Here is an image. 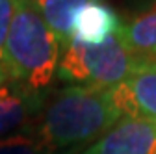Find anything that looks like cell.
I'll return each mask as SVG.
<instances>
[{"label": "cell", "mask_w": 156, "mask_h": 154, "mask_svg": "<svg viewBox=\"0 0 156 154\" xmlns=\"http://www.w3.org/2000/svg\"><path fill=\"white\" fill-rule=\"evenodd\" d=\"M4 80H6V74H4V71H2V69H0V84H2Z\"/></svg>", "instance_id": "7c38bea8"}, {"label": "cell", "mask_w": 156, "mask_h": 154, "mask_svg": "<svg viewBox=\"0 0 156 154\" xmlns=\"http://www.w3.org/2000/svg\"><path fill=\"white\" fill-rule=\"evenodd\" d=\"M39 132L23 130L0 141V154H54Z\"/></svg>", "instance_id": "30bf717a"}, {"label": "cell", "mask_w": 156, "mask_h": 154, "mask_svg": "<svg viewBox=\"0 0 156 154\" xmlns=\"http://www.w3.org/2000/svg\"><path fill=\"white\" fill-rule=\"evenodd\" d=\"M123 23L117 13L104 2H87L73 17L71 41L82 45H101L119 33Z\"/></svg>", "instance_id": "8992f818"}, {"label": "cell", "mask_w": 156, "mask_h": 154, "mask_svg": "<svg viewBox=\"0 0 156 154\" xmlns=\"http://www.w3.org/2000/svg\"><path fill=\"white\" fill-rule=\"evenodd\" d=\"M110 99L123 117L156 123V56H140L132 72L110 87Z\"/></svg>", "instance_id": "277c9868"}, {"label": "cell", "mask_w": 156, "mask_h": 154, "mask_svg": "<svg viewBox=\"0 0 156 154\" xmlns=\"http://www.w3.org/2000/svg\"><path fill=\"white\" fill-rule=\"evenodd\" d=\"M37 104L39 93H32L8 78L0 84V141L23 132Z\"/></svg>", "instance_id": "52a82bcc"}, {"label": "cell", "mask_w": 156, "mask_h": 154, "mask_svg": "<svg viewBox=\"0 0 156 154\" xmlns=\"http://www.w3.org/2000/svg\"><path fill=\"white\" fill-rule=\"evenodd\" d=\"M138 58L121 37V30L101 45L71 41L62 52L58 78L87 87L110 89L132 72Z\"/></svg>", "instance_id": "3957f363"}, {"label": "cell", "mask_w": 156, "mask_h": 154, "mask_svg": "<svg viewBox=\"0 0 156 154\" xmlns=\"http://www.w3.org/2000/svg\"><path fill=\"white\" fill-rule=\"evenodd\" d=\"M84 154H156V123L121 117Z\"/></svg>", "instance_id": "5b68a950"}, {"label": "cell", "mask_w": 156, "mask_h": 154, "mask_svg": "<svg viewBox=\"0 0 156 154\" xmlns=\"http://www.w3.org/2000/svg\"><path fill=\"white\" fill-rule=\"evenodd\" d=\"M121 117L110 89L71 86L48 102L37 132L52 149L74 147L104 136Z\"/></svg>", "instance_id": "7a4b0ae2"}, {"label": "cell", "mask_w": 156, "mask_h": 154, "mask_svg": "<svg viewBox=\"0 0 156 154\" xmlns=\"http://www.w3.org/2000/svg\"><path fill=\"white\" fill-rule=\"evenodd\" d=\"M13 11H15L13 0H0V69L2 71H4V47H6L11 21H13Z\"/></svg>", "instance_id": "8fae6325"}, {"label": "cell", "mask_w": 156, "mask_h": 154, "mask_svg": "<svg viewBox=\"0 0 156 154\" xmlns=\"http://www.w3.org/2000/svg\"><path fill=\"white\" fill-rule=\"evenodd\" d=\"M121 37L138 56H156V6L121 26Z\"/></svg>", "instance_id": "9c48e42d"}, {"label": "cell", "mask_w": 156, "mask_h": 154, "mask_svg": "<svg viewBox=\"0 0 156 154\" xmlns=\"http://www.w3.org/2000/svg\"><path fill=\"white\" fill-rule=\"evenodd\" d=\"M15 11L4 47L6 78L17 82L32 93L50 86L58 74L63 47L26 2L13 0Z\"/></svg>", "instance_id": "6da1fadb"}, {"label": "cell", "mask_w": 156, "mask_h": 154, "mask_svg": "<svg viewBox=\"0 0 156 154\" xmlns=\"http://www.w3.org/2000/svg\"><path fill=\"white\" fill-rule=\"evenodd\" d=\"M23 2H26L47 23V26L56 33L62 47L65 48L71 43L74 13L87 2H104V0H23Z\"/></svg>", "instance_id": "ba28073f"}]
</instances>
